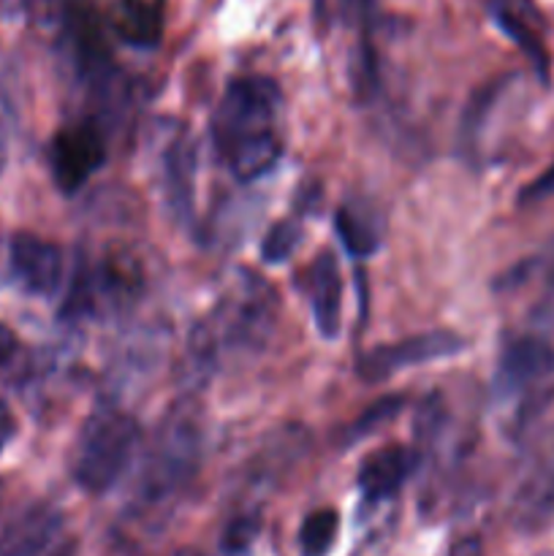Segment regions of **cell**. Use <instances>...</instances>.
Wrapping results in <instances>:
<instances>
[{
	"instance_id": "5bb4252c",
	"label": "cell",
	"mask_w": 554,
	"mask_h": 556,
	"mask_svg": "<svg viewBox=\"0 0 554 556\" xmlns=\"http://www.w3.org/2000/svg\"><path fill=\"white\" fill-rule=\"evenodd\" d=\"M114 27L130 47H155L166 27V0H117Z\"/></svg>"
},
{
	"instance_id": "d6986e66",
	"label": "cell",
	"mask_w": 554,
	"mask_h": 556,
	"mask_svg": "<svg viewBox=\"0 0 554 556\" xmlns=\"http://www.w3.org/2000/svg\"><path fill=\"white\" fill-rule=\"evenodd\" d=\"M402 407H405V400H402V396H383V400H378L375 405H369L367 410L348 427V440L367 438V434H373L375 429H380L383 424L394 421V418L400 416Z\"/></svg>"
},
{
	"instance_id": "277c9868",
	"label": "cell",
	"mask_w": 554,
	"mask_h": 556,
	"mask_svg": "<svg viewBox=\"0 0 554 556\" xmlns=\"http://www.w3.org/2000/svg\"><path fill=\"white\" fill-rule=\"evenodd\" d=\"M201 424L193 405H174L163 418L147 454L139 481V500L144 505L166 503L179 492L199 467Z\"/></svg>"
},
{
	"instance_id": "7402d4cb",
	"label": "cell",
	"mask_w": 554,
	"mask_h": 556,
	"mask_svg": "<svg viewBox=\"0 0 554 556\" xmlns=\"http://www.w3.org/2000/svg\"><path fill=\"white\" fill-rule=\"evenodd\" d=\"M255 535H259V519H237L228 527L223 546H226V552H244Z\"/></svg>"
},
{
	"instance_id": "7a4b0ae2",
	"label": "cell",
	"mask_w": 554,
	"mask_h": 556,
	"mask_svg": "<svg viewBox=\"0 0 554 556\" xmlns=\"http://www.w3.org/2000/svg\"><path fill=\"white\" fill-rule=\"evenodd\" d=\"M275 326V293L250 271H239L212 318L193 334L199 362H217L226 353L255 351Z\"/></svg>"
},
{
	"instance_id": "ffe728a7",
	"label": "cell",
	"mask_w": 554,
	"mask_h": 556,
	"mask_svg": "<svg viewBox=\"0 0 554 556\" xmlns=\"http://www.w3.org/2000/svg\"><path fill=\"white\" fill-rule=\"evenodd\" d=\"M299 242H302V228L293 220H282L269 228V233L261 242V255H264L266 264H282L297 250Z\"/></svg>"
},
{
	"instance_id": "2e32d148",
	"label": "cell",
	"mask_w": 554,
	"mask_h": 556,
	"mask_svg": "<svg viewBox=\"0 0 554 556\" xmlns=\"http://www.w3.org/2000/svg\"><path fill=\"white\" fill-rule=\"evenodd\" d=\"M340 530V516L337 510L324 508L313 510L299 527V554L302 556H326L331 552Z\"/></svg>"
},
{
	"instance_id": "6da1fadb",
	"label": "cell",
	"mask_w": 554,
	"mask_h": 556,
	"mask_svg": "<svg viewBox=\"0 0 554 556\" xmlns=\"http://www.w3.org/2000/svg\"><path fill=\"white\" fill-rule=\"evenodd\" d=\"M277 109L280 87L266 76H248L226 87L212 114V141L242 182L264 177L280 157Z\"/></svg>"
},
{
	"instance_id": "30bf717a",
	"label": "cell",
	"mask_w": 554,
	"mask_h": 556,
	"mask_svg": "<svg viewBox=\"0 0 554 556\" xmlns=\"http://www.w3.org/2000/svg\"><path fill=\"white\" fill-rule=\"evenodd\" d=\"M416 470V454L405 445H386L373 451L358 467V489L367 503H383L394 497L402 483Z\"/></svg>"
},
{
	"instance_id": "d4e9b609",
	"label": "cell",
	"mask_w": 554,
	"mask_h": 556,
	"mask_svg": "<svg viewBox=\"0 0 554 556\" xmlns=\"http://www.w3.org/2000/svg\"><path fill=\"white\" fill-rule=\"evenodd\" d=\"M16 348H20V340H16L14 331H11L5 324H0V367L14 358Z\"/></svg>"
},
{
	"instance_id": "8fae6325",
	"label": "cell",
	"mask_w": 554,
	"mask_h": 556,
	"mask_svg": "<svg viewBox=\"0 0 554 556\" xmlns=\"http://www.w3.org/2000/svg\"><path fill=\"white\" fill-rule=\"evenodd\" d=\"M193 177H196V150L193 141L185 134H177L161 155V185L166 204L174 217L188 220L193 215Z\"/></svg>"
},
{
	"instance_id": "603a6c76",
	"label": "cell",
	"mask_w": 554,
	"mask_h": 556,
	"mask_svg": "<svg viewBox=\"0 0 554 556\" xmlns=\"http://www.w3.org/2000/svg\"><path fill=\"white\" fill-rule=\"evenodd\" d=\"M549 193H554V166L549 168L543 177H538L536 182L527 185L525 193H521V204H530V201H541V199H546Z\"/></svg>"
},
{
	"instance_id": "e0dca14e",
	"label": "cell",
	"mask_w": 554,
	"mask_h": 556,
	"mask_svg": "<svg viewBox=\"0 0 554 556\" xmlns=\"http://www.w3.org/2000/svg\"><path fill=\"white\" fill-rule=\"evenodd\" d=\"M494 20H498V25L503 27V30L508 33V36L514 38V41L519 43L521 49H525L527 58H530L532 63H536L538 74H541L543 79H546V52H543L541 41H538V38L532 36L530 27H527L525 22H521L519 16L514 14V11L505 9V5H498V9H494Z\"/></svg>"
},
{
	"instance_id": "8992f818",
	"label": "cell",
	"mask_w": 554,
	"mask_h": 556,
	"mask_svg": "<svg viewBox=\"0 0 554 556\" xmlns=\"http://www.w3.org/2000/svg\"><path fill=\"white\" fill-rule=\"evenodd\" d=\"M462 348H465V340L456 331H424V334L407 337L396 345H380L367 351L358 358L356 372L367 383H380V380L394 378L396 372L407 367L456 356V353H462Z\"/></svg>"
},
{
	"instance_id": "ba28073f",
	"label": "cell",
	"mask_w": 554,
	"mask_h": 556,
	"mask_svg": "<svg viewBox=\"0 0 554 556\" xmlns=\"http://www.w3.org/2000/svg\"><path fill=\"white\" fill-rule=\"evenodd\" d=\"M11 266H14L16 280L36 296H52L63 280L60 248L33 233H16L11 239Z\"/></svg>"
},
{
	"instance_id": "7c38bea8",
	"label": "cell",
	"mask_w": 554,
	"mask_h": 556,
	"mask_svg": "<svg viewBox=\"0 0 554 556\" xmlns=\"http://www.w3.org/2000/svg\"><path fill=\"white\" fill-rule=\"evenodd\" d=\"M307 293L313 307L315 329L326 340L340 334L342 320V277L331 253H320L307 271Z\"/></svg>"
},
{
	"instance_id": "44dd1931",
	"label": "cell",
	"mask_w": 554,
	"mask_h": 556,
	"mask_svg": "<svg viewBox=\"0 0 554 556\" xmlns=\"http://www.w3.org/2000/svg\"><path fill=\"white\" fill-rule=\"evenodd\" d=\"M25 9L38 27H54L63 20L65 0H25Z\"/></svg>"
},
{
	"instance_id": "9c48e42d",
	"label": "cell",
	"mask_w": 554,
	"mask_h": 556,
	"mask_svg": "<svg viewBox=\"0 0 554 556\" xmlns=\"http://www.w3.org/2000/svg\"><path fill=\"white\" fill-rule=\"evenodd\" d=\"M554 375V348L541 337H519L503 348L500 386L508 391L530 389Z\"/></svg>"
},
{
	"instance_id": "52a82bcc",
	"label": "cell",
	"mask_w": 554,
	"mask_h": 556,
	"mask_svg": "<svg viewBox=\"0 0 554 556\" xmlns=\"http://www.w3.org/2000/svg\"><path fill=\"white\" fill-rule=\"evenodd\" d=\"M106 161V141L98 125L79 123L58 130L49 144V166L63 193H76Z\"/></svg>"
},
{
	"instance_id": "ac0fdd59",
	"label": "cell",
	"mask_w": 554,
	"mask_h": 556,
	"mask_svg": "<svg viewBox=\"0 0 554 556\" xmlns=\"http://www.w3.org/2000/svg\"><path fill=\"white\" fill-rule=\"evenodd\" d=\"M337 233H340V242L345 244L348 253L356 255V258L369 255L378 248V237L373 233V228H369L353 210L337 212Z\"/></svg>"
},
{
	"instance_id": "484cf974",
	"label": "cell",
	"mask_w": 554,
	"mask_h": 556,
	"mask_svg": "<svg viewBox=\"0 0 554 556\" xmlns=\"http://www.w3.org/2000/svg\"><path fill=\"white\" fill-rule=\"evenodd\" d=\"M449 556H483L481 543H478L476 538H462V541H456L454 546H451Z\"/></svg>"
},
{
	"instance_id": "5b68a950",
	"label": "cell",
	"mask_w": 554,
	"mask_h": 556,
	"mask_svg": "<svg viewBox=\"0 0 554 556\" xmlns=\"http://www.w3.org/2000/svg\"><path fill=\"white\" fill-rule=\"evenodd\" d=\"M141 269L130 255H106L96 269L76 280L68 299L71 309L81 313H119L141 293Z\"/></svg>"
},
{
	"instance_id": "4fadbf2b",
	"label": "cell",
	"mask_w": 554,
	"mask_h": 556,
	"mask_svg": "<svg viewBox=\"0 0 554 556\" xmlns=\"http://www.w3.org/2000/svg\"><path fill=\"white\" fill-rule=\"evenodd\" d=\"M60 527V516L47 505L20 510L0 525V556H36Z\"/></svg>"
},
{
	"instance_id": "9a60e30c",
	"label": "cell",
	"mask_w": 554,
	"mask_h": 556,
	"mask_svg": "<svg viewBox=\"0 0 554 556\" xmlns=\"http://www.w3.org/2000/svg\"><path fill=\"white\" fill-rule=\"evenodd\" d=\"M516 510L519 519L530 521V525H541V521L554 516V456L541 462L536 470L527 476L521 483L519 497H516Z\"/></svg>"
},
{
	"instance_id": "cb8c5ba5",
	"label": "cell",
	"mask_w": 554,
	"mask_h": 556,
	"mask_svg": "<svg viewBox=\"0 0 554 556\" xmlns=\"http://www.w3.org/2000/svg\"><path fill=\"white\" fill-rule=\"evenodd\" d=\"M14 434H16L14 413H11V407L5 405L3 400H0V454H3L5 445H9L11 440H14Z\"/></svg>"
},
{
	"instance_id": "3957f363",
	"label": "cell",
	"mask_w": 554,
	"mask_h": 556,
	"mask_svg": "<svg viewBox=\"0 0 554 556\" xmlns=\"http://www.w3.org/2000/svg\"><path fill=\"white\" fill-rule=\"evenodd\" d=\"M141 443L134 416L117 407H98L85 421L74 454V478L85 492L103 494L119 481Z\"/></svg>"
}]
</instances>
